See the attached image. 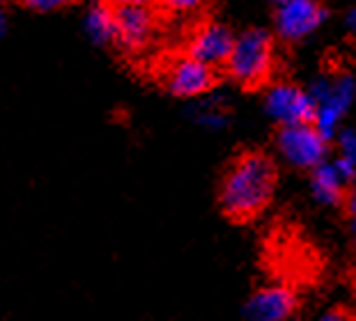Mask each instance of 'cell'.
Returning a JSON list of instances; mask_svg holds the SVG:
<instances>
[{
    "instance_id": "obj_1",
    "label": "cell",
    "mask_w": 356,
    "mask_h": 321,
    "mask_svg": "<svg viewBox=\"0 0 356 321\" xmlns=\"http://www.w3.org/2000/svg\"><path fill=\"white\" fill-rule=\"evenodd\" d=\"M280 170L264 147H244L221 165L216 181V204L232 225H253L264 216L278 190Z\"/></svg>"
},
{
    "instance_id": "obj_2",
    "label": "cell",
    "mask_w": 356,
    "mask_h": 321,
    "mask_svg": "<svg viewBox=\"0 0 356 321\" xmlns=\"http://www.w3.org/2000/svg\"><path fill=\"white\" fill-rule=\"evenodd\" d=\"M134 74L140 76L145 83H152L154 88L179 99L207 94V92L225 83L223 72L202 63L191 53L179 49L177 44L161 46L149 58L143 60L134 69Z\"/></svg>"
},
{
    "instance_id": "obj_3",
    "label": "cell",
    "mask_w": 356,
    "mask_h": 321,
    "mask_svg": "<svg viewBox=\"0 0 356 321\" xmlns=\"http://www.w3.org/2000/svg\"><path fill=\"white\" fill-rule=\"evenodd\" d=\"M276 46V35L260 28L234 37L230 60L225 65V81L234 83L246 94L269 90L278 79L280 58Z\"/></svg>"
},
{
    "instance_id": "obj_4",
    "label": "cell",
    "mask_w": 356,
    "mask_h": 321,
    "mask_svg": "<svg viewBox=\"0 0 356 321\" xmlns=\"http://www.w3.org/2000/svg\"><path fill=\"white\" fill-rule=\"evenodd\" d=\"M179 49L191 53L202 63L216 67L225 76V65L230 60V51L234 44L232 30L216 19L214 10H204L195 17L186 19L177 30L175 42Z\"/></svg>"
},
{
    "instance_id": "obj_5",
    "label": "cell",
    "mask_w": 356,
    "mask_h": 321,
    "mask_svg": "<svg viewBox=\"0 0 356 321\" xmlns=\"http://www.w3.org/2000/svg\"><path fill=\"white\" fill-rule=\"evenodd\" d=\"M274 140L283 156L301 167H317L329 151V140L320 131V124L278 122Z\"/></svg>"
},
{
    "instance_id": "obj_6",
    "label": "cell",
    "mask_w": 356,
    "mask_h": 321,
    "mask_svg": "<svg viewBox=\"0 0 356 321\" xmlns=\"http://www.w3.org/2000/svg\"><path fill=\"white\" fill-rule=\"evenodd\" d=\"M301 310V298L294 287L287 285H271L262 287L251 296L246 303V317L262 319V321H283L294 317Z\"/></svg>"
},
{
    "instance_id": "obj_7",
    "label": "cell",
    "mask_w": 356,
    "mask_h": 321,
    "mask_svg": "<svg viewBox=\"0 0 356 321\" xmlns=\"http://www.w3.org/2000/svg\"><path fill=\"white\" fill-rule=\"evenodd\" d=\"M269 108L276 115L278 122H297V124H320V110L310 101L299 85L292 83H274L271 85Z\"/></svg>"
},
{
    "instance_id": "obj_8",
    "label": "cell",
    "mask_w": 356,
    "mask_h": 321,
    "mask_svg": "<svg viewBox=\"0 0 356 321\" xmlns=\"http://www.w3.org/2000/svg\"><path fill=\"white\" fill-rule=\"evenodd\" d=\"M327 17V10L315 0H287L278 12V35L280 40L297 42L317 28Z\"/></svg>"
},
{
    "instance_id": "obj_9",
    "label": "cell",
    "mask_w": 356,
    "mask_h": 321,
    "mask_svg": "<svg viewBox=\"0 0 356 321\" xmlns=\"http://www.w3.org/2000/svg\"><path fill=\"white\" fill-rule=\"evenodd\" d=\"M152 5H156L159 10H163L165 14H170V17L179 21V26H181L186 19L209 10L211 0H152Z\"/></svg>"
},
{
    "instance_id": "obj_10",
    "label": "cell",
    "mask_w": 356,
    "mask_h": 321,
    "mask_svg": "<svg viewBox=\"0 0 356 321\" xmlns=\"http://www.w3.org/2000/svg\"><path fill=\"white\" fill-rule=\"evenodd\" d=\"M81 0H24L26 10H33V12H58V10H67V7H74L79 5Z\"/></svg>"
},
{
    "instance_id": "obj_11",
    "label": "cell",
    "mask_w": 356,
    "mask_h": 321,
    "mask_svg": "<svg viewBox=\"0 0 356 321\" xmlns=\"http://www.w3.org/2000/svg\"><path fill=\"white\" fill-rule=\"evenodd\" d=\"M152 0H99L102 7H113V5H145Z\"/></svg>"
},
{
    "instance_id": "obj_12",
    "label": "cell",
    "mask_w": 356,
    "mask_h": 321,
    "mask_svg": "<svg viewBox=\"0 0 356 321\" xmlns=\"http://www.w3.org/2000/svg\"><path fill=\"white\" fill-rule=\"evenodd\" d=\"M327 319H354V312H329Z\"/></svg>"
},
{
    "instance_id": "obj_13",
    "label": "cell",
    "mask_w": 356,
    "mask_h": 321,
    "mask_svg": "<svg viewBox=\"0 0 356 321\" xmlns=\"http://www.w3.org/2000/svg\"><path fill=\"white\" fill-rule=\"evenodd\" d=\"M12 3H17V5H24V0H12Z\"/></svg>"
}]
</instances>
